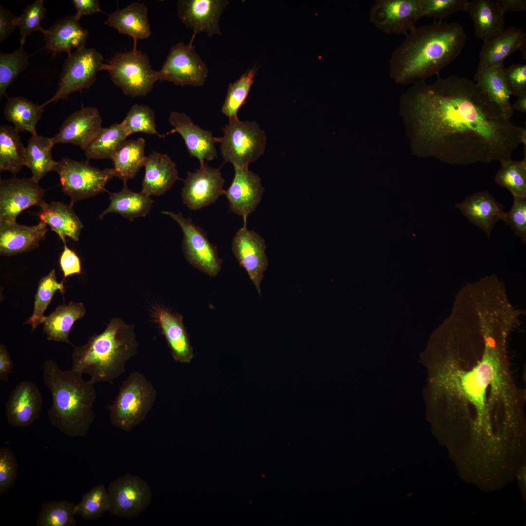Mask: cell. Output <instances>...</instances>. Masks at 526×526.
I'll use <instances>...</instances> for the list:
<instances>
[{
    "mask_svg": "<svg viewBox=\"0 0 526 526\" xmlns=\"http://www.w3.org/2000/svg\"><path fill=\"white\" fill-rule=\"evenodd\" d=\"M145 174L141 192L151 196H160L180 180L175 163L166 154L154 151L147 156Z\"/></svg>",
    "mask_w": 526,
    "mask_h": 526,
    "instance_id": "cell-26",
    "label": "cell"
},
{
    "mask_svg": "<svg viewBox=\"0 0 526 526\" xmlns=\"http://www.w3.org/2000/svg\"><path fill=\"white\" fill-rule=\"evenodd\" d=\"M110 503L108 490L104 485L94 487L75 505V513L86 520H94L109 512Z\"/></svg>",
    "mask_w": 526,
    "mask_h": 526,
    "instance_id": "cell-44",
    "label": "cell"
},
{
    "mask_svg": "<svg viewBox=\"0 0 526 526\" xmlns=\"http://www.w3.org/2000/svg\"><path fill=\"white\" fill-rule=\"evenodd\" d=\"M498 7L503 13L507 12L526 11V0H496Z\"/></svg>",
    "mask_w": 526,
    "mask_h": 526,
    "instance_id": "cell-56",
    "label": "cell"
},
{
    "mask_svg": "<svg viewBox=\"0 0 526 526\" xmlns=\"http://www.w3.org/2000/svg\"><path fill=\"white\" fill-rule=\"evenodd\" d=\"M46 11L43 0H36L27 5L23 13L16 17L14 23L19 28L20 45L23 46L26 37L33 32H44L45 29L41 26V22L45 17Z\"/></svg>",
    "mask_w": 526,
    "mask_h": 526,
    "instance_id": "cell-47",
    "label": "cell"
},
{
    "mask_svg": "<svg viewBox=\"0 0 526 526\" xmlns=\"http://www.w3.org/2000/svg\"><path fill=\"white\" fill-rule=\"evenodd\" d=\"M152 313L174 360L182 363H190L194 355L183 316L159 306H155Z\"/></svg>",
    "mask_w": 526,
    "mask_h": 526,
    "instance_id": "cell-23",
    "label": "cell"
},
{
    "mask_svg": "<svg viewBox=\"0 0 526 526\" xmlns=\"http://www.w3.org/2000/svg\"><path fill=\"white\" fill-rule=\"evenodd\" d=\"M120 124L127 137L136 132L162 137L156 130L153 111L147 105L137 104L132 105Z\"/></svg>",
    "mask_w": 526,
    "mask_h": 526,
    "instance_id": "cell-45",
    "label": "cell"
},
{
    "mask_svg": "<svg viewBox=\"0 0 526 526\" xmlns=\"http://www.w3.org/2000/svg\"><path fill=\"white\" fill-rule=\"evenodd\" d=\"M120 123L102 128L94 139L84 150L88 159H111L127 140Z\"/></svg>",
    "mask_w": 526,
    "mask_h": 526,
    "instance_id": "cell-39",
    "label": "cell"
},
{
    "mask_svg": "<svg viewBox=\"0 0 526 526\" xmlns=\"http://www.w3.org/2000/svg\"><path fill=\"white\" fill-rule=\"evenodd\" d=\"M111 515L132 519L150 505L152 491L148 483L139 476L127 473L112 481L108 488Z\"/></svg>",
    "mask_w": 526,
    "mask_h": 526,
    "instance_id": "cell-13",
    "label": "cell"
},
{
    "mask_svg": "<svg viewBox=\"0 0 526 526\" xmlns=\"http://www.w3.org/2000/svg\"><path fill=\"white\" fill-rule=\"evenodd\" d=\"M42 34L46 42L44 48L53 55L65 52L70 55L72 49L85 47L89 36L88 31L74 16L58 20Z\"/></svg>",
    "mask_w": 526,
    "mask_h": 526,
    "instance_id": "cell-27",
    "label": "cell"
},
{
    "mask_svg": "<svg viewBox=\"0 0 526 526\" xmlns=\"http://www.w3.org/2000/svg\"><path fill=\"white\" fill-rule=\"evenodd\" d=\"M465 11L472 19L475 35L484 42L499 35L505 29V14L495 0L468 1Z\"/></svg>",
    "mask_w": 526,
    "mask_h": 526,
    "instance_id": "cell-30",
    "label": "cell"
},
{
    "mask_svg": "<svg viewBox=\"0 0 526 526\" xmlns=\"http://www.w3.org/2000/svg\"><path fill=\"white\" fill-rule=\"evenodd\" d=\"M110 204L98 216L102 219L110 213H116L132 221L139 217H145L150 212L153 200L150 196L143 193L130 190L127 183H124L123 188L117 192L110 193Z\"/></svg>",
    "mask_w": 526,
    "mask_h": 526,
    "instance_id": "cell-33",
    "label": "cell"
},
{
    "mask_svg": "<svg viewBox=\"0 0 526 526\" xmlns=\"http://www.w3.org/2000/svg\"><path fill=\"white\" fill-rule=\"evenodd\" d=\"M401 97L400 114L413 153L468 166L511 159L526 130L506 117L479 86L465 77L439 75Z\"/></svg>",
    "mask_w": 526,
    "mask_h": 526,
    "instance_id": "cell-1",
    "label": "cell"
},
{
    "mask_svg": "<svg viewBox=\"0 0 526 526\" xmlns=\"http://www.w3.org/2000/svg\"><path fill=\"white\" fill-rule=\"evenodd\" d=\"M467 39L457 22L439 20L415 27L392 53L389 76L397 84L408 85L438 76L461 53Z\"/></svg>",
    "mask_w": 526,
    "mask_h": 526,
    "instance_id": "cell-3",
    "label": "cell"
},
{
    "mask_svg": "<svg viewBox=\"0 0 526 526\" xmlns=\"http://www.w3.org/2000/svg\"><path fill=\"white\" fill-rule=\"evenodd\" d=\"M234 176L229 188L224 190L230 211L243 217L246 225L248 216L254 212L264 191L259 175L248 169L234 167Z\"/></svg>",
    "mask_w": 526,
    "mask_h": 526,
    "instance_id": "cell-18",
    "label": "cell"
},
{
    "mask_svg": "<svg viewBox=\"0 0 526 526\" xmlns=\"http://www.w3.org/2000/svg\"><path fill=\"white\" fill-rule=\"evenodd\" d=\"M63 282V280L60 282H58L54 269L40 280L35 296L33 313L26 322L31 325L33 329H36L39 324L44 322L46 318L44 313L56 292L59 290L62 294L64 293Z\"/></svg>",
    "mask_w": 526,
    "mask_h": 526,
    "instance_id": "cell-41",
    "label": "cell"
},
{
    "mask_svg": "<svg viewBox=\"0 0 526 526\" xmlns=\"http://www.w3.org/2000/svg\"><path fill=\"white\" fill-rule=\"evenodd\" d=\"M26 148L14 128L0 127V170L9 171L15 176L25 166Z\"/></svg>",
    "mask_w": 526,
    "mask_h": 526,
    "instance_id": "cell-38",
    "label": "cell"
},
{
    "mask_svg": "<svg viewBox=\"0 0 526 526\" xmlns=\"http://www.w3.org/2000/svg\"><path fill=\"white\" fill-rule=\"evenodd\" d=\"M256 70L250 69L243 74L233 83H230L222 113L230 119L238 118V113L246 103L251 87L254 81Z\"/></svg>",
    "mask_w": 526,
    "mask_h": 526,
    "instance_id": "cell-42",
    "label": "cell"
},
{
    "mask_svg": "<svg viewBox=\"0 0 526 526\" xmlns=\"http://www.w3.org/2000/svg\"><path fill=\"white\" fill-rule=\"evenodd\" d=\"M507 86L512 95L517 97L526 94V65L513 64L504 69Z\"/></svg>",
    "mask_w": 526,
    "mask_h": 526,
    "instance_id": "cell-51",
    "label": "cell"
},
{
    "mask_svg": "<svg viewBox=\"0 0 526 526\" xmlns=\"http://www.w3.org/2000/svg\"><path fill=\"white\" fill-rule=\"evenodd\" d=\"M455 207L471 224L479 227L490 238L495 225L504 220V206L496 202L487 190L475 193L467 197Z\"/></svg>",
    "mask_w": 526,
    "mask_h": 526,
    "instance_id": "cell-24",
    "label": "cell"
},
{
    "mask_svg": "<svg viewBox=\"0 0 526 526\" xmlns=\"http://www.w3.org/2000/svg\"><path fill=\"white\" fill-rule=\"evenodd\" d=\"M508 338L493 328L445 342L441 382L449 412L473 413L489 434L492 413L520 407L506 368Z\"/></svg>",
    "mask_w": 526,
    "mask_h": 526,
    "instance_id": "cell-2",
    "label": "cell"
},
{
    "mask_svg": "<svg viewBox=\"0 0 526 526\" xmlns=\"http://www.w3.org/2000/svg\"><path fill=\"white\" fill-rule=\"evenodd\" d=\"M102 55L95 49L80 48L68 55L66 59L57 89L54 95L41 105L67 99L72 93L88 88L96 80L98 71L104 70Z\"/></svg>",
    "mask_w": 526,
    "mask_h": 526,
    "instance_id": "cell-10",
    "label": "cell"
},
{
    "mask_svg": "<svg viewBox=\"0 0 526 526\" xmlns=\"http://www.w3.org/2000/svg\"><path fill=\"white\" fill-rule=\"evenodd\" d=\"M37 215L40 221L49 225L63 243L66 242L65 237L78 241L84 226L70 205L61 202L45 203Z\"/></svg>",
    "mask_w": 526,
    "mask_h": 526,
    "instance_id": "cell-31",
    "label": "cell"
},
{
    "mask_svg": "<svg viewBox=\"0 0 526 526\" xmlns=\"http://www.w3.org/2000/svg\"><path fill=\"white\" fill-rule=\"evenodd\" d=\"M43 108L22 96H14L8 99L3 113L5 119L13 123L19 132H28L32 135L37 133L36 125L40 119Z\"/></svg>",
    "mask_w": 526,
    "mask_h": 526,
    "instance_id": "cell-37",
    "label": "cell"
},
{
    "mask_svg": "<svg viewBox=\"0 0 526 526\" xmlns=\"http://www.w3.org/2000/svg\"><path fill=\"white\" fill-rule=\"evenodd\" d=\"M54 145L52 137L37 133L32 135L28 140L25 166L31 170L32 177L37 182H38L48 172L55 170L57 162L54 160L52 154Z\"/></svg>",
    "mask_w": 526,
    "mask_h": 526,
    "instance_id": "cell-35",
    "label": "cell"
},
{
    "mask_svg": "<svg viewBox=\"0 0 526 526\" xmlns=\"http://www.w3.org/2000/svg\"><path fill=\"white\" fill-rule=\"evenodd\" d=\"M467 0H420L422 17L443 20L455 13L465 11Z\"/></svg>",
    "mask_w": 526,
    "mask_h": 526,
    "instance_id": "cell-48",
    "label": "cell"
},
{
    "mask_svg": "<svg viewBox=\"0 0 526 526\" xmlns=\"http://www.w3.org/2000/svg\"><path fill=\"white\" fill-rule=\"evenodd\" d=\"M495 176L497 184L508 189L513 197H526V156L520 161L511 159L500 163Z\"/></svg>",
    "mask_w": 526,
    "mask_h": 526,
    "instance_id": "cell-40",
    "label": "cell"
},
{
    "mask_svg": "<svg viewBox=\"0 0 526 526\" xmlns=\"http://www.w3.org/2000/svg\"><path fill=\"white\" fill-rule=\"evenodd\" d=\"M16 16L8 9L0 6V42L7 38L16 27L14 21Z\"/></svg>",
    "mask_w": 526,
    "mask_h": 526,
    "instance_id": "cell-54",
    "label": "cell"
},
{
    "mask_svg": "<svg viewBox=\"0 0 526 526\" xmlns=\"http://www.w3.org/2000/svg\"><path fill=\"white\" fill-rule=\"evenodd\" d=\"M169 120L173 127L172 132L180 134L190 155L198 159L200 166L217 157L215 144L218 138L214 137L210 131L195 124L184 113L171 112Z\"/></svg>",
    "mask_w": 526,
    "mask_h": 526,
    "instance_id": "cell-22",
    "label": "cell"
},
{
    "mask_svg": "<svg viewBox=\"0 0 526 526\" xmlns=\"http://www.w3.org/2000/svg\"><path fill=\"white\" fill-rule=\"evenodd\" d=\"M42 404V395L36 385L22 381L12 391L5 405L7 420L14 427H29L39 418Z\"/></svg>",
    "mask_w": 526,
    "mask_h": 526,
    "instance_id": "cell-20",
    "label": "cell"
},
{
    "mask_svg": "<svg viewBox=\"0 0 526 526\" xmlns=\"http://www.w3.org/2000/svg\"><path fill=\"white\" fill-rule=\"evenodd\" d=\"M75 505L67 501L43 504L37 521V526H75Z\"/></svg>",
    "mask_w": 526,
    "mask_h": 526,
    "instance_id": "cell-43",
    "label": "cell"
},
{
    "mask_svg": "<svg viewBox=\"0 0 526 526\" xmlns=\"http://www.w3.org/2000/svg\"><path fill=\"white\" fill-rule=\"evenodd\" d=\"M225 180L219 169L200 166L194 172H188L181 196L184 205L191 210L200 209L215 203L223 195Z\"/></svg>",
    "mask_w": 526,
    "mask_h": 526,
    "instance_id": "cell-17",
    "label": "cell"
},
{
    "mask_svg": "<svg viewBox=\"0 0 526 526\" xmlns=\"http://www.w3.org/2000/svg\"><path fill=\"white\" fill-rule=\"evenodd\" d=\"M42 368L44 383L52 396L48 411L50 423L69 437L85 436L95 418V384L72 369H60L52 360L46 361Z\"/></svg>",
    "mask_w": 526,
    "mask_h": 526,
    "instance_id": "cell-4",
    "label": "cell"
},
{
    "mask_svg": "<svg viewBox=\"0 0 526 526\" xmlns=\"http://www.w3.org/2000/svg\"><path fill=\"white\" fill-rule=\"evenodd\" d=\"M86 313L83 303L70 302L58 306L43 322V331L49 340L71 343L69 336L73 325Z\"/></svg>",
    "mask_w": 526,
    "mask_h": 526,
    "instance_id": "cell-34",
    "label": "cell"
},
{
    "mask_svg": "<svg viewBox=\"0 0 526 526\" xmlns=\"http://www.w3.org/2000/svg\"><path fill=\"white\" fill-rule=\"evenodd\" d=\"M526 36L520 29L510 27L484 42L479 65L488 66L504 63L505 59L524 46Z\"/></svg>",
    "mask_w": 526,
    "mask_h": 526,
    "instance_id": "cell-32",
    "label": "cell"
},
{
    "mask_svg": "<svg viewBox=\"0 0 526 526\" xmlns=\"http://www.w3.org/2000/svg\"><path fill=\"white\" fill-rule=\"evenodd\" d=\"M422 17L420 0H376L369 12L370 22L387 34L406 36Z\"/></svg>",
    "mask_w": 526,
    "mask_h": 526,
    "instance_id": "cell-14",
    "label": "cell"
},
{
    "mask_svg": "<svg viewBox=\"0 0 526 526\" xmlns=\"http://www.w3.org/2000/svg\"><path fill=\"white\" fill-rule=\"evenodd\" d=\"M44 190L32 177L16 176L0 180V222H16L18 215L32 206L45 203Z\"/></svg>",
    "mask_w": 526,
    "mask_h": 526,
    "instance_id": "cell-15",
    "label": "cell"
},
{
    "mask_svg": "<svg viewBox=\"0 0 526 526\" xmlns=\"http://www.w3.org/2000/svg\"><path fill=\"white\" fill-rule=\"evenodd\" d=\"M134 325L121 319H111L105 330L76 347L72 356V369L87 374L94 384L113 383L125 371L127 362L137 352Z\"/></svg>",
    "mask_w": 526,
    "mask_h": 526,
    "instance_id": "cell-5",
    "label": "cell"
},
{
    "mask_svg": "<svg viewBox=\"0 0 526 526\" xmlns=\"http://www.w3.org/2000/svg\"><path fill=\"white\" fill-rule=\"evenodd\" d=\"M157 394L144 374L138 371L131 373L108 407L111 423L123 431H132L145 419L153 407Z\"/></svg>",
    "mask_w": 526,
    "mask_h": 526,
    "instance_id": "cell-6",
    "label": "cell"
},
{
    "mask_svg": "<svg viewBox=\"0 0 526 526\" xmlns=\"http://www.w3.org/2000/svg\"><path fill=\"white\" fill-rule=\"evenodd\" d=\"M266 249L264 239L255 231L248 229L246 225L240 228L233 238L232 252L260 296L261 284L268 265Z\"/></svg>",
    "mask_w": 526,
    "mask_h": 526,
    "instance_id": "cell-16",
    "label": "cell"
},
{
    "mask_svg": "<svg viewBox=\"0 0 526 526\" xmlns=\"http://www.w3.org/2000/svg\"><path fill=\"white\" fill-rule=\"evenodd\" d=\"M71 1L76 10L74 17L77 21H79L83 16L101 12L100 2L97 0H73Z\"/></svg>",
    "mask_w": 526,
    "mask_h": 526,
    "instance_id": "cell-53",
    "label": "cell"
},
{
    "mask_svg": "<svg viewBox=\"0 0 526 526\" xmlns=\"http://www.w3.org/2000/svg\"><path fill=\"white\" fill-rule=\"evenodd\" d=\"M59 176L64 193L71 198L70 205L106 190L109 181L116 177L113 168L100 169L88 161H78L63 157L57 162L55 170Z\"/></svg>",
    "mask_w": 526,
    "mask_h": 526,
    "instance_id": "cell-9",
    "label": "cell"
},
{
    "mask_svg": "<svg viewBox=\"0 0 526 526\" xmlns=\"http://www.w3.org/2000/svg\"><path fill=\"white\" fill-rule=\"evenodd\" d=\"M47 231L42 221L33 226L0 222V254L10 256L34 249L45 239Z\"/></svg>",
    "mask_w": 526,
    "mask_h": 526,
    "instance_id": "cell-25",
    "label": "cell"
},
{
    "mask_svg": "<svg viewBox=\"0 0 526 526\" xmlns=\"http://www.w3.org/2000/svg\"><path fill=\"white\" fill-rule=\"evenodd\" d=\"M512 109L525 113L526 112V94L517 97L514 103L511 104Z\"/></svg>",
    "mask_w": 526,
    "mask_h": 526,
    "instance_id": "cell-57",
    "label": "cell"
},
{
    "mask_svg": "<svg viewBox=\"0 0 526 526\" xmlns=\"http://www.w3.org/2000/svg\"><path fill=\"white\" fill-rule=\"evenodd\" d=\"M510 210L503 221L508 225L523 243L526 242V197H513Z\"/></svg>",
    "mask_w": 526,
    "mask_h": 526,
    "instance_id": "cell-50",
    "label": "cell"
},
{
    "mask_svg": "<svg viewBox=\"0 0 526 526\" xmlns=\"http://www.w3.org/2000/svg\"><path fill=\"white\" fill-rule=\"evenodd\" d=\"M504 63L483 66L478 65L475 75V83L502 113L510 119L513 113L510 102L512 94L504 75Z\"/></svg>",
    "mask_w": 526,
    "mask_h": 526,
    "instance_id": "cell-28",
    "label": "cell"
},
{
    "mask_svg": "<svg viewBox=\"0 0 526 526\" xmlns=\"http://www.w3.org/2000/svg\"><path fill=\"white\" fill-rule=\"evenodd\" d=\"M104 70L109 72L114 85L132 97L146 95L158 81L148 56L136 49L116 53Z\"/></svg>",
    "mask_w": 526,
    "mask_h": 526,
    "instance_id": "cell-8",
    "label": "cell"
},
{
    "mask_svg": "<svg viewBox=\"0 0 526 526\" xmlns=\"http://www.w3.org/2000/svg\"><path fill=\"white\" fill-rule=\"evenodd\" d=\"M225 0H181L178 2V15L186 27L194 33H206L209 37L221 35L220 16L228 4Z\"/></svg>",
    "mask_w": 526,
    "mask_h": 526,
    "instance_id": "cell-19",
    "label": "cell"
},
{
    "mask_svg": "<svg viewBox=\"0 0 526 526\" xmlns=\"http://www.w3.org/2000/svg\"><path fill=\"white\" fill-rule=\"evenodd\" d=\"M13 362L4 345H0V380L8 382V376L13 372Z\"/></svg>",
    "mask_w": 526,
    "mask_h": 526,
    "instance_id": "cell-55",
    "label": "cell"
},
{
    "mask_svg": "<svg viewBox=\"0 0 526 526\" xmlns=\"http://www.w3.org/2000/svg\"><path fill=\"white\" fill-rule=\"evenodd\" d=\"M223 130L224 135L218 138L221 154L234 168L248 169L264 153L266 136L257 122L230 119Z\"/></svg>",
    "mask_w": 526,
    "mask_h": 526,
    "instance_id": "cell-7",
    "label": "cell"
},
{
    "mask_svg": "<svg viewBox=\"0 0 526 526\" xmlns=\"http://www.w3.org/2000/svg\"><path fill=\"white\" fill-rule=\"evenodd\" d=\"M18 463L9 447L0 449V496L6 493L14 484L18 475Z\"/></svg>",
    "mask_w": 526,
    "mask_h": 526,
    "instance_id": "cell-49",
    "label": "cell"
},
{
    "mask_svg": "<svg viewBox=\"0 0 526 526\" xmlns=\"http://www.w3.org/2000/svg\"><path fill=\"white\" fill-rule=\"evenodd\" d=\"M29 57L23 46L13 53H0V96L19 75L29 66Z\"/></svg>",
    "mask_w": 526,
    "mask_h": 526,
    "instance_id": "cell-46",
    "label": "cell"
},
{
    "mask_svg": "<svg viewBox=\"0 0 526 526\" xmlns=\"http://www.w3.org/2000/svg\"><path fill=\"white\" fill-rule=\"evenodd\" d=\"M145 143L142 137L127 140L113 157V169L116 177L124 183L133 178L140 169L144 167L147 159Z\"/></svg>",
    "mask_w": 526,
    "mask_h": 526,
    "instance_id": "cell-36",
    "label": "cell"
},
{
    "mask_svg": "<svg viewBox=\"0 0 526 526\" xmlns=\"http://www.w3.org/2000/svg\"><path fill=\"white\" fill-rule=\"evenodd\" d=\"M162 213L170 216L180 226L183 234V250L188 261L205 274L216 276L220 271L222 260L219 257L217 247L210 242L204 231L180 212L164 211Z\"/></svg>",
    "mask_w": 526,
    "mask_h": 526,
    "instance_id": "cell-11",
    "label": "cell"
},
{
    "mask_svg": "<svg viewBox=\"0 0 526 526\" xmlns=\"http://www.w3.org/2000/svg\"><path fill=\"white\" fill-rule=\"evenodd\" d=\"M102 123L97 108H82L66 119L58 132L52 137L54 143L71 144L84 150L103 128Z\"/></svg>",
    "mask_w": 526,
    "mask_h": 526,
    "instance_id": "cell-21",
    "label": "cell"
},
{
    "mask_svg": "<svg viewBox=\"0 0 526 526\" xmlns=\"http://www.w3.org/2000/svg\"><path fill=\"white\" fill-rule=\"evenodd\" d=\"M208 70L195 50L192 42H179L170 49L161 70L157 71L160 81L183 86H203Z\"/></svg>",
    "mask_w": 526,
    "mask_h": 526,
    "instance_id": "cell-12",
    "label": "cell"
},
{
    "mask_svg": "<svg viewBox=\"0 0 526 526\" xmlns=\"http://www.w3.org/2000/svg\"><path fill=\"white\" fill-rule=\"evenodd\" d=\"M64 243V249L60 255L59 264L62 271L64 281L65 278L74 274H79L81 272V263L79 257L73 250Z\"/></svg>",
    "mask_w": 526,
    "mask_h": 526,
    "instance_id": "cell-52",
    "label": "cell"
},
{
    "mask_svg": "<svg viewBox=\"0 0 526 526\" xmlns=\"http://www.w3.org/2000/svg\"><path fill=\"white\" fill-rule=\"evenodd\" d=\"M104 24L120 34L132 37L134 41L148 38L151 34L148 8L139 2L132 3L108 15Z\"/></svg>",
    "mask_w": 526,
    "mask_h": 526,
    "instance_id": "cell-29",
    "label": "cell"
}]
</instances>
